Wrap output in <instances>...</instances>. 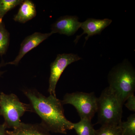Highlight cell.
<instances>
[{
	"mask_svg": "<svg viewBox=\"0 0 135 135\" xmlns=\"http://www.w3.org/2000/svg\"><path fill=\"white\" fill-rule=\"evenodd\" d=\"M23 92L33 112L41 119V125L49 132L66 134L73 129V123L66 118L62 101L56 96L46 97L35 89H24Z\"/></svg>",
	"mask_w": 135,
	"mask_h": 135,
	"instance_id": "obj_1",
	"label": "cell"
},
{
	"mask_svg": "<svg viewBox=\"0 0 135 135\" xmlns=\"http://www.w3.org/2000/svg\"><path fill=\"white\" fill-rule=\"evenodd\" d=\"M109 88L122 104L135 90V71L128 62L113 68L108 76Z\"/></svg>",
	"mask_w": 135,
	"mask_h": 135,
	"instance_id": "obj_2",
	"label": "cell"
},
{
	"mask_svg": "<svg viewBox=\"0 0 135 135\" xmlns=\"http://www.w3.org/2000/svg\"><path fill=\"white\" fill-rule=\"evenodd\" d=\"M123 105L109 87L98 98V120L102 126H119L122 122Z\"/></svg>",
	"mask_w": 135,
	"mask_h": 135,
	"instance_id": "obj_3",
	"label": "cell"
},
{
	"mask_svg": "<svg viewBox=\"0 0 135 135\" xmlns=\"http://www.w3.org/2000/svg\"><path fill=\"white\" fill-rule=\"evenodd\" d=\"M26 112H33L31 105L20 101L14 94H0V116L4 119L7 128L12 129L18 127L22 122L20 118Z\"/></svg>",
	"mask_w": 135,
	"mask_h": 135,
	"instance_id": "obj_4",
	"label": "cell"
},
{
	"mask_svg": "<svg viewBox=\"0 0 135 135\" xmlns=\"http://www.w3.org/2000/svg\"><path fill=\"white\" fill-rule=\"evenodd\" d=\"M61 101L63 105L68 104L74 107L80 119L85 118L92 120L97 113L98 98L94 92L67 93Z\"/></svg>",
	"mask_w": 135,
	"mask_h": 135,
	"instance_id": "obj_5",
	"label": "cell"
},
{
	"mask_svg": "<svg viewBox=\"0 0 135 135\" xmlns=\"http://www.w3.org/2000/svg\"><path fill=\"white\" fill-rule=\"evenodd\" d=\"M81 59L77 54L63 53L57 55L55 60L50 65V74L49 79L48 92L56 96V89L60 76L69 65Z\"/></svg>",
	"mask_w": 135,
	"mask_h": 135,
	"instance_id": "obj_6",
	"label": "cell"
},
{
	"mask_svg": "<svg viewBox=\"0 0 135 135\" xmlns=\"http://www.w3.org/2000/svg\"><path fill=\"white\" fill-rule=\"evenodd\" d=\"M53 34L52 32L45 33L36 32L27 36L21 44L19 53L15 60L12 62L6 63L5 65H18L20 61L26 53L38 46L40 44Z\"/></svg>",
	"mask_w": 135,
	"mask_h": 135,
	"instance_id": "obj_7",
	"label": "cell"
},
{
	"mask_svg": "<svg viewBox=\"0 0 135 135\" xmlns=\"http://www.w3.org/2000/svg\"><path fill=\"white\" fill-rule=\"evenodd\" d=\"M81 22L76 16H66L58 18L51 25L53 34L59 33L70 36L73 35L80 27Z\"/></svg>",
	"mask_w": 135,
	"mask_h": 135,
	"instance_id": "obj_8",
	"label": "cell"
},
{
	"mask_svg": "<svg viewBox=\"0 0 135 135\" xmlns=\"http://www.w3.org/2000/svg\"><path fill=\"white\" fill-rule=\"evenodd\" d=\"M112 22V20L108 18L101 20L90 18L87 19L81 23L80 27L83 30V32L76 36L74 42L77 44L80 38L84 34H87L85 38L87 41L90 36L100 34L104 29L110 25Z\"/></svg>",
	"mask_w": 135,
	"mask_h": 135,
	"instance_id": "obj_9",
	"label": "cell"
},
{
	"mask_svg": "<svg viewBox=\"0 0 135 135\" xmlns=\"http://www.w3.org/2000/svg\"><path fill=\"white\" fill-rule=\"evenodd\" d=\"M7 135H51L41 123H25L22 122L18 127L12 131L7 130Z\"/></svg>",
	"mask_w": 135,
	"mask_h": 135,
	"instance_id": "obj_10",
	"label": "cell"
},
{
	"mask_svg": "<svg viewBox=\"0 0 135 135\" xmlns=\"http://www.w3.org/2000/svg\"><path fill=\"white\" fill-rule=\"evenodd\" d=\"M36 7L32 1L30 0L23 1L19 10L14 17L15 21L25 23L36 16Z\"/></svg>",
	"mask_w": 135,
	"mask_h": 135,
	"instance_id": "obj_11",
	"label": "cell"
},
{
	"mask_svg": "<svg viewBox=\"0 0 135 135\" xmlns=\"http://www.w3.org/2000/svg\"><path fill=\"white\" fill-rule=\"evenodd\" d=\"M73 129L77 135H96V133L92 120L85 118L80 119L79 122L73 123Z\"/></svg>",
	"mask_w": 135,
	"mask_h": 135,
	"instance_id": "obj_12",
	"label": "cell"
},
{
	"mask_svg": "<svg viewBox=\"0 0 135 135\" xmlns=\"http://www.w3.org/2000/svg\"><path fill=\"white\" fill-rule=\"evenodd\" d=\"M119 126L123 135H135V114L129 115L127 120L122 122Z\"/></svg>",
	"mask_w": 135,
	"mask_h": 135,
	"instance_id": "obj_13",
	"label": "cell"
},
{
	"mask_svg": "<svg viewBox=\"0 0 135 135\" xmlns=\"http://www.w3.org/2000/svg\"><path fill=\"white\" fill-rule=\"evenodd\" d=\"M23 0H0V22L6 13L18 5H21Z\"/></svg>",
	"mask_w": 135,
	"mask_h": 135,
	"instance_id": "obj_14",
	"label": "cell"
},
{
	"mask_svg": "<svg viewBox=\"0 0 135 135\" xmlns=\"http://www.w3.org/2000/svg\"><path fill=\"white\" fill-rule=\"evenodd\" d=\"M9 42V33L5 28L4 23L0 22V55H2L6 53Z\"/></svg>",
	"mask_w": 135,
	"mask_h": 135,
	"instance_id": "obj_15",
	"label": "cell"
},
{
	"mask_svg": "<svg viewBox=\"0 0 135 135\" xmlns=\"http://www.w3.org/2000/svg\"><path fill=\"white\" fill-rule=\"evenodd\" d=\"M96 135H123L119 126H102L96 130Z\"/></svg>",
	"mask_w": 135,
	"mask_h": 135,
	"instance_id": "obj_16",
	"label": "cell"
},
{
	"mask_svg": "<svg viewBox=\"0 0 135 135\" xmlns=\"http://www.w3.org/2000/svg\"><path fill=\"white\" fill-rule=\"evenodd\" d=\"M126 103L125 104V106L129 110L135 112V96L134 94H131L126 99Z\"/></svg>",
	"mask_w": 135,
	"mask_h": 135,
	"instance_id": "obj_17",
	"label": "cell"
},
{
	"mask_svg": "<svg viewBox=\"0 0 135 135\" xmlns=\"http://www.w3.org/2000/svg\"><path fill=\"white\" fill-rule=\"evenodd\" d=\"M7 128L4 123L0 124V135H7L6 129Z\"/></svg>",
	"mask_w": 135,
	"mask_h": 135,
	"instance_id": "obj_18",
	"label": "cell"
},
{
	"mask_svg": "<svg viewBox=\"0 0 135 135\" xmlns=\"http://www.w3.org/2000/svg\"><path fill=\"white\" fill-rule=\"evenodd\" d=\"M3 65V64H2L0 65V67H1V66H2ZM3 73H4L3 72L0 71V76Z\"/></svg>",
	"mask_w": 135,
	"mask_h": 135,
	"instance_id": "obj_19",
	"label": "cell"
}]
</instances>
